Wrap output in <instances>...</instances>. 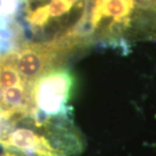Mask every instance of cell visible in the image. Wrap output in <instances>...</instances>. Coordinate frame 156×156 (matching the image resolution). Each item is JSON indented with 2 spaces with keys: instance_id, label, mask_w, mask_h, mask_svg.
Masks as SVG:
<instances>
[{
  "instance_id": "1",
  "label": "cell",
  "mask_w": 156,
  "mask_h": 156,
  "mask_svg": "<svg viewBox=\"0 0 156 156\" xmlns=\"http://www.w3.org/2000/svg\"><path fill=\"white\" fill-rule=\"evenodd\" d=\"M74 76L64 66L52 68L31 83L30 99L36 113L44 118L72 116L69 106L74 87Z\"/></svg>"
},
{
  "instance_id": "2",
  "label": "cell",
  "mask_w": 156,
  "mask_h": 156,
  "mask_svg": "<svg viewBox=\"0 0 156 156\" xmlns=\"http://www.w3.org/2000/svg\"><path fill=\"white\" fill-rule=\"evenodd\" d=\"M17 70L24 81L31 83L43 73L62 63L72 53L54 44H23L14 50Z\"/></svg>"
}]
</instances>
